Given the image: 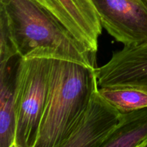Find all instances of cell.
Returning a JSON list of instances; mask_svg holds the SVG:
<instances>
[{"label":"cell","instance_id":"6da1fadb","mask_svg":"<svg viewBox=\"0 0 147 147\" xmlns=\"http://www.w3.org/2000/svg\"><path fill=\"white\" fill-rule=\"evenodd\" d=\"M17 55L22 59L74 62L93 70V53L45 8L34 0H0Z\"/></svg>","mask_w":147,"mask_h":147},{"label":"cell","instance_id":"7a4b0ae2","mask_svg":"<svg viewBox=\"0 0 147 147\" xmlns=\"http://www.w3.org/2000/svg\"><path fill=\"white\" fill-rule=\"evenodd\" d=\"M93 70L51 59L47 99L34 147H61L88 101Z\"/></svg>","mask_w":147,"mask_h":147},{"label":"cell","instance_id":"3957f363","mask_svg":"<svg viewBox=\"0 0 147 147\" xmlns=\"http://www.w3.org/2000/svg\"><path fill=\"white\" fill-rule=\"evenodd\" d=\"M50 60L20 57L14 92V147L35 146L47 99Z\"/></svg>","mask_w":147,"mask_h":147},{"label":"cell","instance_id":"277c9868","mask_svg":"<svg viewBox=\"0 0 147 147\" xmlns=\"http://www.w3.org/2000/svg\"><path fill=\"white\" fill-rule=\"evenodd\" d=\"M120 115L100 95L94 69L87 105L61 147H101L119 123Z\"/></svg>","mask_w":147,"mask_h":147},{"label":"cell","instance_id":"5b68a950","mask_svg":"<svg viewBox=\"0 0 147 147\" xmlns=\"http://www.w3.org/2000/svg\"><path fill=\"white\" fill-rule=\"evenodd\" d=\"M102 27L124 46L147 42V0H92Z\"/></svg>","mask_w":147,"mask_h":147},{"label":"cell","instance_id":"8992f818","mask_svg":"<svg viewBox=\"0 0 147 147\" xmlns=\"http://www.w3.org/2000/svg\"><path fill=\"white\" fill-rule=\"evenodd\" d=\"M34 1L54 15L92 53H97L103 27L92 0Z\"/></svg>","mask_w":147,"mask_h":147},{"label":"cell","instance_id":"52a82bcc","mask_svg":"<svg viewBox=\"0 0 147 147\" xmlns=\"http://www.w3.org/2000/svg\"><path fill=\"white\" fill-rule=\"evenodd\" d=\"M98 87L129 86L147 90V42L113 52L107 63L95 68Z\"/></svg>","mask_w":147,"mask_h":147},{"label":"cell","instance_id":"ba28073f","mask_svg":"<svg viewBox=\"0 0 147 147\" xmlns=\"http://www.w3.org/2000/svg\"><path fill=\"white\" fill-rule=\"evenodd\" d=\"M20 57L0 65V147H14V92Z\"/></svg>","mask_w":147,"mask_h":147},{"label":"cell","instance_id":"9c48e42d","mask_svg":"<svg viewBox=\"0 0 147 147\" xmlns=\"http://www.w3.org/2000/svg\"><path fill=\"white\" fill-rule=\"evenodd\" d=\"M101 147H147V107L121 113L119 123Z\"/></svg>","mask_w":147,"mask_h":147},{"label":"cell","instance_id":"30bf717a","mask_svg":"<svg viewBox=\"0 0 147 147\" xmlns=\"http://www.w3.org/2000/svg\"><path fill=\"white\" fill-rule=\"evenodd\" d=\"M100 95L121 113L147 107V90L129 86L98 87Z\"/></svg>","mask_w":147,"mask_h":147},{"label":"cell","instance_id":"8fae6325","mask_svg":"<svg viewBox=\"0 0 147 147\" xmlns=\"http://www.w3.org/2000/svg\"><path fill=\"white\" fill-rule=\"evenodd\" d=\"M0 65H3L18 55L11 42L6 19L1 13H0Z\"/></svg>","mask_w":147,"mask_h":147}]
</instances>
